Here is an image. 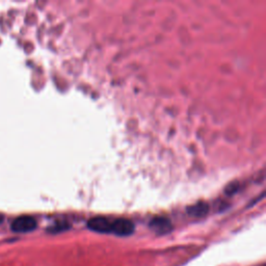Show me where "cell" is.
Returning <instances> with one entry per match:
<instances>
[{"label":"cell","mask_w":266,"mask_h":266,"mask_svg":"<svg viewBox=\"0 0 266 266\" xmlns=\"http://www.w3.org/2000/svg\"><path fill=\"white\" fill-rule=\"evenodd\" d=\"M37 226V221L33 217L20 216L15 219L10 228L16 233H28L33 230H36Z\"/></svg>","instance_id":"1"},{"label":"cell","mask_w":266,"mask_h":266,"mask_svg":"<svg viewBox=\"0 0 266 266\" xmlns=\"http://www.w3.org/2000/svg\"><path fill=\"white\" fill-rule=\"evenodd\" d=\"M134 232V225L129 219L120 218L111 223V233L118 236H129Z\"/></svg>","instance_id":"2"},{"label":"cell","mask_w":266,"mask_h":266,"mask_svg":"<svg viewBox=\"0 0 266 266\" xmlns=\"http://www.w3.org/2000/svg\"><path fill=\"white\" fill-rule=\"evenodd\" d=\"M111 223L106 217L97 216L89 219L88 227L98 233H111Z\"/></svg>","instance_id":"3"},{"label":"cell","mask_w":266,"mask_h":266,"mask_svg":"<svg viewBox=\"0 0 266 266\" xmlns=\"http://www.w3.org/2000/svg\"><path fill=\"white\" fill-rule=\"evenodd\" d=\"M150 228L158 234H166L172 230V224L166 217H156L150 223Z\"/></svg>","instance_id":"4"},{"label":"cell","mask_w":266,"mask_h":266,"mask_svg":"<svg viewBox=\"0 0 266 266\" xmlns=\"http://www.w3.org/2000/svg\"><path fill=\"white\" fill-rule=\"evenodd\" d=\"M208 211H209V206L204 202L196 203L187 208V213L193 217H203L208 213Z\"/></svg>","instance_id":"5"},{"label":"cell","mask_w":266,"mask_h":266,"mask_svg":"<svg viewBox=\"0 0 266 266\" xmlns=\"http://www.w3.org/2000/svg\"><path fill=\"white\" fill-rule=\"evenodd\" d=\"M238 189H239V185H238L237 183H231V184H229L228 186H227L225 192H226L228 195H232V194H234Z\"/></svg>","instance_id":"6"}]
</instances>
